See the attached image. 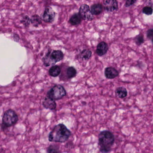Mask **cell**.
<instances>
[{"instance_id": "obj_7", "label": "cell", "mask_w": 153, "mask_h": 153, "mask_svg": "<svg viewBox=\"0 0 153 153\" xmlns=\"http://www.w3.org/2000/svg\"><path fill=\"white\" fill-rule=\"evenodd\" d=\"M103 7L108 12H114L118 10V1L116 0H105L103 1Z\"/></svg>"}, {"instance_id": "obj_3", "label": "cell", "mask_w": 153, "mask_h": 153, "mask_svg": "<svg viewBox=\"0 0 153 153\" xmlns=\"http://www.w3.org/2000/svg\"><path fill=\"white\" fill-rule=\"evenodd\" d=\"M64 54L63 53L59 50L53 51L51 53V51H49L46 56L44 58V64L46 67L54 65L57 62L62 60Z\"/></svg>"}, {"instance_id": "obj_18", "label": "cell", "mask_w": 153, "mask_h": 153, "mask_svg": "<svg viewBox=\"0 0 153 153\" xmlns=\"http://www.w3.org/2000/svg\"><path fill=\"white\" fill-rule=\"evenodd\" d=\"M47 153H61L58 145H51L47 148Z\"/></svg>"}, {"instance_id": "obj_24", "label": "cell", "mask_w": 153, "mask_h": 153, "mask_svg": "<svg viewBox=\"0 0 153 153\" xmlns=\"http://www.w3.org/2000/svg\"></svg>"}, {"instance_id": "obj_14", "label": "cell", "mask_w": 153, "mask_h": 153, "mask_svg": "<svg viewBox=\"0 0 153 153\" xmlns=\"http://www.w3.org/2000/svg\"><path fill=\"white\" fill-rule=\"evenodd\" d=\"M92 52L90 50H83L79 54V58L83 61H88L92 57Z\"/></svg>"}, {"instance_id": "obj_6", "label": "cell", "mask_w": 153, "mask_h": 153, "mask_svg": "<svg viewBox=\"0 0 153 153\" xmlns=\"http://www.w3.org/2000/svg\"><path fill=\"white\" fill-rule=\"evenodd\" d=\"M79 14L82 19L86 21H91L94 19V17L91 13L90 8L86 4H83L79 9Z\"/></svg>"}, {"instance_id": "obj_20", "label": "cell", "mask_w": 153, "mask_h": 153, "mask_svg": "<svg viewBox=\"0 0 153 153\" xmlns=\"http://www.w3.org/2000/svg\"><path fill=\"white\" fill-rule=\"evenodd\" d=\"M134 41L136 44L138 46H140L144 42V36L142 34L138 35L134 38Z\"/></svg>"}, {"instance_id": "obj_4", "label": "cell", "mask_w": 153, "mask_h": 153, "mask_svg": "<svg viewBox=\"0 0 153 153\" xmlns=\"http://www.w3.org/2000/svg\"><path fill=\"white\" fill-rule=\"evenodd\" d=\"M19 118L16 112L12 109H9L5 112L2 117V124L6 127H10L16 124Z\"/></svg>"}, {"instance_id": "obj_21", "label": "cell", "mask_w": 153, "mask_h": 153, "mask_svg": "<svg viewBox=\"0 0 153 153\" xmlns=\"http://www.w3.org/2000/svg\"><path fill=\"white\" fill-rule=\"evenodd\" d=\"M142 12L145 15L150 16L153 14V9L151 7L146 6L143 8L142 9Z\"/></svg>"}, {"instance_id": "obj_12", "label": "cell", "mask_w": 153, "mask_h": 153, "mask_svg": "<svg viewBox=\"0 0 153 153\" xmlns=\"http://www.w3.org/2000/svg\"><path fill=\"white\" fill-rule=\"evenodd\" d=\"M103 10L102 5L98 3V4H95L91 6L90 10L91 13L93 14V16H98L100 15L102 12Z\"/></svg>"}, {"instance_id": "obj_9", "label": "cell", "mask_w": 153, "mask_h": 153, "mask_svg": "<svg viewBox=\"0 0 153 153\" xmlns=\"http://www.w3.org/2000/svg\"><path fill=\"white\" fill-rule=\"evenodd\" d=\"M109 47L108 45L104 42H102L98 44L97 47V54L99 56H102L105 55L108 51Z\"/></svg>"}, {"instance_id": "obj_8", "label": "cell", "mask_w": 153, "mask_h": 153, "mask_svg": "<svg viewBox=\"0 0 153 153\" xmlns=\"http://www.w3.org/2000/svg\"><path fill=\"white\" fill-rule=\"evenodd\" d=\"M55 17V13L51 7H47L45 8L42 16L43 20L47 23L53 22Z\"/></svg>"}, {"instance_id": "obj_2", "label": "cell", "mask_w": 153, "mask_h": 153, "mask_svg": "<svg viewBox=\"0 0 153 153\" xmlns=\"http://www.w3.org/2000/svg\"><path fill=\"white\" fill-rule=\"evenodd\" d=\"M114 142V137L111 131H102L98 136L99 150L102 153H108L111 150Z\"/></svg>"}, {"instance_id": "obj_22", "label": "cell", "mask_w": 153, "mask_h": 153, "mask_svg": "<svg viewBox=\"0 0 153 153\" xmlns=\"http://www.w3.org/2000/svg\"><path fill=\"white\" fill-rule=\"evenodd\" d=\"M153 29L152 28L149 29L147 32V37L151 41L153 40Z\"/></svg>"}, {"instance_id": "obj_10", "label": "cell", "mask_w": 153, "mask_h": 153, "mask_svg": "<svg viewBox=\"0 0 153 153\" xmlns=\"http://www.w3.org/2000/svg\"><path fill=\"white\" fill-rule=\"evenodd\" d=\"M105 77L108 79H113L119 75L118 71L112 67H107L105 68L104 71Z\"/></svg>"}, {"instance_id": "obj_17", "label": "cell", "mask_w": 153, "mask_h": 153, "mask_svg": "<svg viewBox=\"0 0 153 153\" xmlns=\"http://www.w3.org/2000/svg\"><path fill=\"white\" fill-rule=\"evenodd\" d=\"M66 74L68 78L71 79L76 76L77 74V71L74 67H69L67 68Z\"/></svg>"}, {"instance_id": "obj_16", "label": "cell", "mask_w": 153, "mask_h": 153, "mask_svg": "<svg viewBox=\"0 0 153 153\" xmlns=\"http://www.w3.org/2000/svg\"><path fill=\"white\" fill-rule=\"evenodd\" d=\"M61 70L59 66H53L50 68L49 70V74L52 77H57L60 74Z\"/></svg>"}, {"instance_id": "obj_11", "label": "cell", "mask_w": 153, "mask_h": 153, "mask_svg": "<svg viewBox=\"0 0 153 153\" xmlns=\"http://www.w3.org/2000/svg\"><path fill=\"white\" fill-rule=\"evenodd\" d=\"M42 104L45 108L51 110H55L57 106L55 101L49 98L48 97H45L44 99Z\"/></svg>"}, {"instance_id": "obj_23", "label": "cell", "mask_w": 153, "mask_h": 153, "mask_svg": "<svg viewBox=\"0 0 153 153\" xmlns=\"http://www.w3.org/2000/svg\"><path fill=\"white\" fill-rule=\"evenodd\" d=\"M136 2V1H132V0H128L126 1L125 3V6L126 7H128L131 6L133 5L135 2Z\"/></svg>"}, {"instance_id": "obj_13", "label": "cell", "mask_w": 153, "mask_h": 153, "mask_svg": "<svg viewBox=\"0 0 153 153\" xmlns=\"http://www.w3.org/2000/svg\"><path fill=\"white\" fill-rule=\"evenodd\" d=\"M82 19L78 13L73 14L69 19V23L72 25H78L81 23Z\"/></svg>"}, {"instance_id": "obj_5", "label": "cell", "mask_w": 153, "mask_h": 153, "mask_svg": "<svg viewBox=\"0 0 153 153\" xmlns=\"http://www.w3.org/2000/svg\"><path fill=\"white\" fill-rule=\"evenodd\" d=\"M67 95L64 88L61 85H56L53 87L47 93V97L53 100H58L63 98Z\"/></svg>"}, {"instance_id": "obj_15", "label": "cell", "mask_w": 153, "mask_h": 153, "mask_svg": "<svg viewBox=\"0 0 153 153\" xmlns=\"http://www.w3.org/2000/svg\"><path fill=\"white\" fill-rule=\"evenodd\" d=\"M115 94L119 98H124L128 95V91L125 88L120 87L115 90Z\"/></svg>"}, {"instance_id": "obj_1", "label": "cell", "mask_w": 153, "mask_h": 153, "mask_svg": "<svg viewBox=\"0 0 153 153\" xmlns=\"http://www.w3.org/2000/svg\"><path fill=\"white\" fill-rule=\"evenodd\" d=\"M71 131L63 123L54 126L49 135V140L51 142L64 143L71 136Z\"/></svg>"}, {"instance_id": "obj_19", "label": "cell", "mask_w": 153, "mask_h": 153, "mask_svg": "<svg viewBox=\"0 0 153 153\" xmlns=\"http://www.w3.org/2000/svg\"><path fill=\"white\" fill-rule=\"evenodd\" d=\"M31 23L35 26H37L42 23L41 19L37 15H35L32 17L31 19Z\"/></svg>"}]
</instances>
